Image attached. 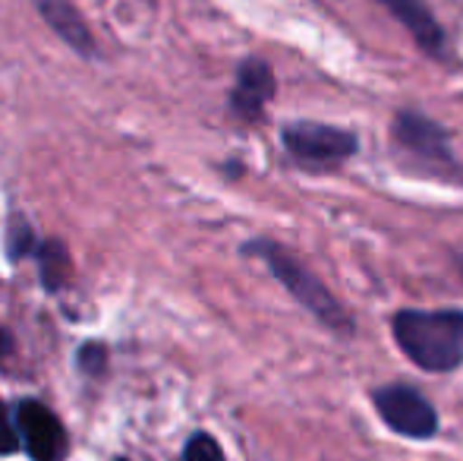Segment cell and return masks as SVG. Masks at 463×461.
Masks as SVG:
<instances>
[{
  "instance_id": "cell-9",
  "label": "cell",
  "mask_w": 463,
  "mask_h": 461,
  "mask_svg": "<svg viewBox=\"0 0 463 461\" xmlns=\"http://www.w3.org/2000/svg\"><path fill=\"white\" fill-rule=\"evenodd\" d=\"M38 10H42L44 23H48L51 29H54L57 35H61L63 42L70 44V48L80 51L82 57H92L95 54L92 32H89L82 13L76 10L70 0H42V4H38Z\"/></svg>"
},
{
  "instance_id": "cell-5",
  "label": "cell",
  "mask_w": 463,
  "mask_h": 461,
  "mask_svg": "<svg viewBox=\"0 0 463 461\" xmlns=\"http://www.w3.org/2000/svg\"><path fill=\"white\" fill-rule=\"evenodd\" d=\"M16 427L35 461H63L67 456V430L57 420V414L42 401H23L16 411Z\"/></svg>"
},
{
  "instance_id": "cell-17",
  "label": "cell",
  "mask_w": 463,
  "mask_h": 461,
  "mask_svg": "<svg viewBox=\"0 0 463 461\" xmlns=\"http://www.w3.org/2000/svg\"><path fill=\"white\" fill-rule=\"evenodd\" d=\"M123 461H127V458H123Z\"/></svg>"
},
{
  "instance_id": "cell-10",
  "label": "cell",
  "mask_w": 463,
  "mask_h": 461,
  "mask_svg": "<svg viewBox=\"0 0 463 461\" xmlns=\"http://www.w3.org/2000/svg\"><path fill=\"white\" fill-rule=\"evenodd\" d=\"M38 263H42V278L51 291H57L63 282H67V272H70V256L63 250V244L57 240H48L38 253Z\"/></svg>"
},
{
  "instance_id": "cell-16",
  "label": "cell",
  "mask_w": 463,
  "mask_h": 461,
  "mask_svg": "<svg viewBox=\"0 0 463 461\" xmlns=\"http://www.w3.org/2000/svg\"><path fill=\"white\" fill-rule=\"evenodd\" d=\"M458 269H460V275H463V256H458Z\"/></svg>"
},
{
  "instance_id": "cell-4",
  "label": "cell",
  "mask_w": 463,
  "mask_h": 461,
  "mask_svg": "<svg viewBox=\"0 0 463 461\" xmlns=\"http://www.w3.org/2000/svg\"><path fill=\"white\" fill-rule=\"evenodd\" d=\"M378 418L384 420L391 433L407 439H432L439 433V411L432 408V401L413 386L403 382H391L372 392Z\"/></svg>"
},
{
  "instance_id": "cell-2",
  "label": "cell",
  "mask_w": 463,
  "mask_h": 461,
  "mask_svg": "<svg viewBox=\"0 0 463 461\" xmlns=\"http://www.w3.org/2000/svg\"><path fill=\"white\" fill-rule=\"evenodd\" d=\"M246 256H259L265 265L271 269V275L284 284V291L299 303L303 310H309L322 326H328L331 332L350 335L354 332V320H350L347 307L325 288V282L309 272L290 250H284L275 240H252V244L243 246Z\"/></svg>"
},
{
  "instance_id": "cell-3",
  "label": "cell",
  "mask_w": 463,
  "mask_h": 461,
  "mask_svg": "<svg viewBox=\"0 0 463 461\" xmlns=\"http://www.w3.org/2000/svg\"><path fill=\"white\" fill-rule=\"evenodd\" d=\"M280 142H284L287 155L306 168H331L347 161L356 155L360 139L354 130L331 127V123L316 120H293L280 130Z\"/></svg>"
},
{
  "instance_id": "cell-8",
  "label": "cell",
  "mask_w": 463,
  "mask_h": 461,
  "mask_svg": "<svg viewBox=\"0 0 463 461\" xmlns=\"http://www.w3.org/2000/svg\"><path fill=\"white\" fill-rule=\"evenodd\" d=\"M384 4V10L403 23V29L413 35V42L420 44L426 54L432 57H445L448 51V35H445V25L435 19V13L426 6V0H378Z\"/></svg>"
},
{
  "instance_id": "cell-14",
  "label": "cell",
  "mask_w": 463,
  "mask_h": 461,
  "mask_svg": "<svg viewBox=\"0 0 463 461\" xmlns=\"http://www.w3.org/2000/svg\"><path fill=\"white\" fill-rule=\"evenodd\" d=\"M10 250H13V259L25 256V253L32 250V231H29V228H16V231H13V244H10Z\"/></svg>"
},
{
  "instance_id": "cell-13",
  "label": "cell",
  "mask_w": 463,
  "mask_h": 461,
  "mask_svg": "<svg viewBox=\"0 0 463 461\" xmlns=\"http://www.w3.org/2000/svg\"><path fill=\"white\" fill-rule=\"evenodd\" d=\"M16 446H19V437H16V430H13L10 418H6L4 405H0V456L16 452Z\"/></svg>"
},
{
  "instance_id": "cell-7",
  "label": "cell",
  "mask_w": 463,
  "mask_h": 461,
  "mask_svg": "<svg viewBox=\"0 0 463 461\" xmlns=\"http://www.w3.org/2000/svg\"><path fill=\"white\" fill-rule=\"evenodd\" d=\"M271 95H275V73H271L269 63L259 61V57L240 63L237 86L231 92V111L243 117V120H259Z\"/></svg>"
},
{
  "instance_id": "cell-15",
  "label": "cell",
  "mask_w": 463,
  "mask_h": 461,
  "mask_svg": "<svg viewBox=\"0 0 463 461\" xmlns=\"http://www.w3.org/2000/svg\"><path fill=\"white\" fill-rule=\"evenodd\" d=\"M6 351H10V335H6L4 329H0V357H4Z\"/></svg>"
},
{
  "instance_id": "cell-12",
  "label": "cell",
  "mask_w": 463,
  "mask_h": 461,
  "mask_svg": "<svg viewBox=\"0 0 463 461\" xmlns=\"http://www.w3.org/2000/svg\"><path fill=\"white\" fill-rule=\"evenodd\" d=\"M104 363H108V351L101 345H86L80 348V367L89 370V373H101Z\"/></svg>"
},
{
  "instance_id": "cell-6",
  "label": "cell",
  "mask_w": 463,
  "mask_h": 461,
  "mask_svg": "<svg viewBox=\"0 0 463 461\" xmlns=\"http://www.w3.org/2000/svg\"><path fill=\"white\" fill-rule=\"evenodd\" d=\"M394 139L416 158L432 165H454V149L448 127L435 123L432 117L420 111H401L394 117Z\"/></svg>"
},
{
  "instance_id": "cell-11",
  "label": "cell",
  "mask_w": 463,
  "mask_h": 461,
  "mask_svg": "<svg viewBox=\"0 0 463 461\" xmlns=\"http://www.w3.org/2000/svg\"><path fill=\"white\" fill-rule=\"evenodd\" d=\"M184 461H227V458L214 437H208V433H193V437L186 439Z\"/></svg>"
},
{
  "instance_id": "cell-1",
  "label": "cell",
  "mask_w": 463,
  "mask_h": 461,
  "mask_svg": "<svg viewBox=\"0 0 463 461\" xmlns=\"http://www.w3.org/2000/svg\"><path fill=\"white\" fill-rule=\"evenodd\" d=\"M391 332L426 373H451L463 363V310H401L391 320Z\"/></svg>"
}]
</instances>
